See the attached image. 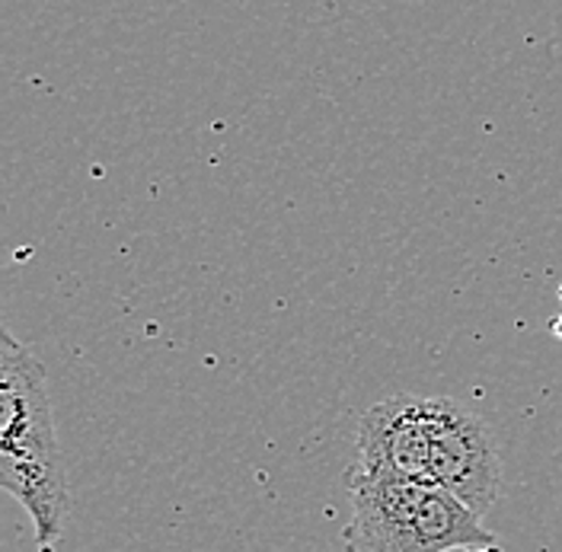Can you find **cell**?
<instances>
[{
	"instance_id": "3",
	"label": "cell",
	"mask_w": 562,
	"mask_h": 552,
	"mask_svg": "<svg viewBox=\"0 0 562 552\" xmlns=\"http://www.w3.org/2000/svg\"><path fill=\"white\" fill-rule=\"evenodd\" d=\"M431 483L486 518L502 492V460L490 425L451 396H425Z\"/></svg>"
},
{
	"instance_id": "4",
	"label": "cell",
	"mask_w": 562,
	"mask_h": 552,
	"mask_svg": "<svg viewBox=\"0 0 562 552\" xmlns=\"http://www.w3.org/2000/svg\"><path fill=\"white\" fill-rule=\"evenodd\" d=\"M355 470L431 483L425 396L396 393L361 413L355 431Z\"/></svg>"
},
{
	"instance_id": "2",
	"label": "cell",
	"mask_w": 562,
	"mask_h": 552,
	"mask_svg": "<svg viewBox=\"0 0 562 552\" xmlns=\"http://www.w3.org/2000/svg\"><path fill=\"white\" fill-rule=\"evenodd\" d=\"M351 518L346 552H463L498 540L463 502L435 483L349 470Z\"/></svg>"
},
{
	"instance_id": "6",
	"label": "cell",
	"mask_w": 562,
	"mask_h": 552,
	"mask_svg": "<svg viewBox=\"0 0 562 552\" xmlns=\"http://www.w3.org/2000/svg\"><path fill=\"white\" fill-rule=\"evenodd\" d=\"M463 552H502V550H498V543H495V547H473V550H463Z\"/></svg>"
},
{
	"instance_id": "1",
	"label": "cell",
	"mask_w": 562,
	"mask_h": 552,
	"mask_svg": "<svg viewBox=\"0 0 562 552\" xmlns=\"http://www.w3.org/2000/svg\"><path fill=\"white\" fill-rule=\"evenodd\" d=\"M0 485L33 518L38 552H55L70 511L65 453L45 368L35 351L0 333Z\"/></svg>"
},
{
	"instance_id": "5",
	"label": "cell",
	"mask_w": 562,
	"mask_h": 552,
	"mask_svg": "<svg viewBox=\"0 0 562 552\" xmlns=\"http://www.w3.org/2000/svg\"><path fill=\"white\" fill-rule=\"evenodd\" d=\"M553 333L562 339V284H560V316L553 319Z\"/></svg>"
}]
</instances>
